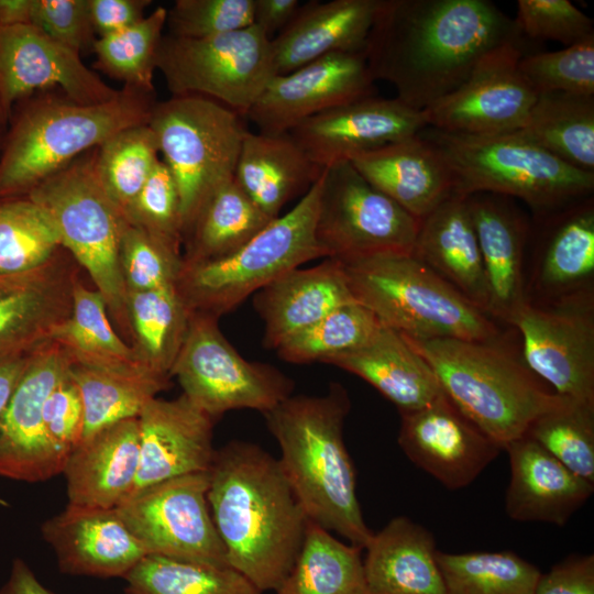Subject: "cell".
<instances>
[{
    "label": "cell",
    "instance_id": "9c48e42d",
    "mask_svg": "<svg viewBox=\"0 0 594 594\" xmlns=\"http://www.w3.org/2000/svg\"><path fill=\"white\" fill-rule=\"evenodd\" d=\"M147 124L177 186L184 241L208 199L234 178L249 130L243 116L197 95L156 101Z\"/></svg>",
    "mask_w": 594,
    "mask_h": 594
},
{
    "label": "cell",
    "instance_id": "6125c7cd",
    "mask_svg": "<svg viewBox=\"0 0 594 594\" xmlns=\"http://www.w3.org/2000/svg\"><path fill=\"white\" fill-rule=\"evenodd\" d=\"M0 594H55L45 587L26 562L20 558L13 560L10 574L0 587Z\"/></svg>",
    "mask_w": 594,
    "mask_h": 594
},
{
    "label": "cell",
    "instance_id": "83f0119b",
    "mask_svg": "<svg viewBox=\"0 0 594 594\" xmlns=\"http://www.w3.org/2000/svg\"><path fill=\"white\" fill-rule=\"evenodd\" d=\"M353 301L343 264L323 258L309 268H293L260 289L253 306L264 322V346L276 350L293 334Z\"/></svg>",
    "mask_w": 594,
    "mask_h": 594
},
{
    "label": "cell",
    "instance_id": "603a6c76",
    "mask_svg": "<svg viewBox=\"0 0 594 594\" xmlns=\"http://www.w3.org/2000/svg\"><path fill=\"white\" fill-rule=\"evenodd\" d=\"M61 572L95 578H124L147 556L116 508L68 505L41 525Z\"/></svg>",
    "mask_w": 594,
    "mask_h": 594
},
{
    "label": "cell",
    "instance_id": "f5cc1de1",
    "mask_svg": "<svg viewBox=\"0 0 594 594\" xmlns=\"http://www.w3.org/2000/svg\"><path fill=\"white\" fill-rule=\"evenodd\" d=\"M169 35L204 38L254 24V0H177L167 10Z\"/></svg>",
    "mask_w": 594,
    "mask_h": 594
},
{
    "label": "cell",
    "instance_id": "9f6ffc18",
    "mask_svg": "<svg viewBox=\"0 0 594 594\" xmlns=\"http://www.w3.org/2000/svg\"><path fill=\"white\" fill-rule=\"evenodd\" d=\"M32 24L78 53L96 41L88 0H33Z\"/></svg>",
    "mask_w": 594,
    "mask_h": 594
},
{
    "label": "cell",
    "instance_id": "1f68e13d",
    "mask_svg": "<svg viewBox=\"0 0 594 594\" xmlns=\"http://www.w3.org/2000/svg\"><path fill=\"white\" fill-rule=\"evenodd\" d=\"M363 550L367 594H447L435 538L410 518L391 519Z\"/></svg>",
    "mask_w": 594,
    "mask_h": 594
},
{
    "label": "cell",
    "instance_id": "f1b7e54d",
    "mask_svg": "<svg viewBox=\"0 0 594 594\" xmlns=\"http://www.w3.org/2000/svg\"><path fill=\"white\" fill-rule=\"evenodd\" d=\"M468 202L487 284L488 315L508 323L528 300L522 276L528 227L508 197L477 193L469 195Z\"/></svg>",
    "mask_w": 594,
    "mask_h": 594
},
{
    "label": "cell",
    "instance_id": "94428289",
    "mask_svg": "<svg viewBox=\"0 0 594 594\" xmlns=\"http://www.w3.org/2000/svg\"><path fill=\"white\" fill-rule=\"evenodd\" d=\"M32 352L0 354V414L26 369ZM0 506H8L7 501L1 497Z\"/></svg>",
    "mask_w": 594,
    "mask_h": 594
},
{
    "label": "cell",
    "instance_id": "db71d44e",
    "mask_svg": "<svg viewBox=\"0 0 594 594\" xmlns=\"http://www.w3.org/2000/svg\"><path fill=\"white\" fill-rule=\"evenodd\" d=\"M515 24L522 35L565 47L594 36V22L569 0H518Z\"/></svg>",
    "mask_w": 594,
    "mask_h": 594
},
{
    "label": "cell",
    "instance_id": "4dcf8cb0",
    "mask_svg": "<svg viewBox=\"0 0 594 594\" xmlns=\"http://www.w3.org/2000/svg\"><path fill=\"white\" fill-rule=\"evenodd\" d=\"M411 255L488 315L487 284L468 196L454 191L420 220Z\"/></svg>",
    "mask_w": 594,
    "mask_h": 594
},
{
    "label": "cell",
    "instance_id": "4316f807",
    "mask_svg": "<svg viewBox=\"0 0 594 594\" xmlns=\"http://www.w3.org/2000/svg\"><path fill=\"white\" fill-rule=\"evenodd\" d=\"M380 0H312L271 40L275 75L288 74L333 53H361Z\"/></svg>",
    "mask_w": 594,
    "mask_h": 594
},
{
    "label": "cell",
    "instance_id": "816d5d0a",
    "mask_svg": "<svg viewBox=\"0 0 594 594\" xmlns=\"http://www.w3.org/2000/svg\"><path fill=\"white\" fill-rule=\"evenodd\" d=\"M127 219L179 251L183 242L179 195L169 168L161 158L131 205Z\"/></svg>",
    "mask_w": 594,
    "mask_h": 594
},
{
    "label": "cell",
    "instance_id": "f35d334b",
    "mask_svg": "<svg viewBox=\"0 0 594 594\" xmlns=\"http://www.w3.org/2000/svg\"><path fill=\"white\" fill-rule=\"evenodd\" d=\"M362 550L308 520L295 563L275 594H367Z\"/></svg>",
    "mask_w": 594,
    "mask_h": 594
},
{
    "label": "cell",
    "instance_id": "2e32d148",
    "mask_svg": "<svg viewBox=\"0 0 594 594\" xmlns=\"http://www.w3.org/2000/svg\"><path fill=\"white\" fill-rule=\"evenodd\" d=\"M522 55V41L487 52L457 89L422 110L427 127L464 135L519 131L537 98L519 70Z\"/></svg>",
    "mask_w": 594,
    "mask_h": 594
},
{
    "label": "cell",
    "instance_id": "f6af8a7d",
    "mask_svg": "<svg viewBox=\"0 0 594 594\" xmlns=\"http://www.w3.org/2000/svg\"><path fill=\"white\" fill-rule=\"evenodd\" d=\"M382 326L372 311L353 301L293 334L276 352L288 363H327L363 345Z\"/></svg>",
    "mask_w": 594,
    "mask_h": 594
},
{
    "label": "cell",
    "instance_id": "ba28073f",
    "mask_svg": "<svg viewBox=\"0 0 594 594\" xmlns=\"http://www.w3.org/2000/svg\"><path fill=\"white\" fill-rule=\"evenodd\" d=\"M320 187L321 176L294 208L274 218L234 253L210 262L183 263L176 286L188 307L219 318L288 271L323 258L315 233Z\"/></svg>",
    "mask_w": 594,
    "mask_h": 594
},
{
    "label": "cell",
    "instance_id": "4fadbf2b",
    "mask_svg": "<svg viewBox=\"0 0 594 594\" xmlns=\"http://www.w3.org/2000/svg\"><path fill=\"white\" fill-rule=\"evenodd\" d=\"M156 69L173 96L207 97L245 117L274 76L271 40L255 24L204 38L163 35Z\"/></svg>",
    "mask_w": 594,
    "mask_h": 594
},
{
    "label": "cell",
    "instance_id": "680465c9",
    "mask_svg": "<svg viewBox=\"0 0 594 594\" xmlns=\"http://www.w3.org/2000/svg\"><path fill=\"white\" fill-rule=\"evenodd\" d=\"M151 3L150 0H88L95 33L103 37L136 24Z\"/></svg>",
    "mask_w": 594,
    "mask_h": 594
},
{
    "label": "cell",
    "instance_id": "d6986e66",
    "mask_svg": "<svg viewBox=\"0 0 594 594\" xmlns=\"http://www.w3.org/2000/svg\"><path fill=\"white\" fill-rule=\"evenodd\" d=\"M52 87L80 103L106 102L119 94L82 63L78 52L37 26L0 28V107L7 117L20 100Z\"/></svg>",
    "mask_w": 594,
    "mask_h": 594
},
{
    "label": "cell",
    "instance_id": "5b68a950",
    "mask_svg": "<svg viewBox=\"0 0 594 594\" xmlns=\"http://www.w3.org/2000/svg\"><path fill=\"white\" fill-rule=\"evenodd\" d=\"M405 339L431 366L446 396L502 450L562 399L498 341Z\"/></svg>",
    "mask_w": 594,
    "mask_h": 594
},
{
    "label": "cell",
    "instance_id": "6da1fadb",
    "mask_svg": "<svg viewBox=\"0 0 594 594\" xmlns=\"http://www.w3.org/2000/svg\"><path fill=\"white\" fill-rule=\"evenodd\" d=\"M522 40L487 0H380L363 54L374 80L422 111L457 89L487 52Z\"/></svg>",
    "mask_w": 594,
    "mask_h": 594
},
{
    "label": "cell",
    "instance_id": "8d00e7d4",
    "mask_svg": "<svg viewBox=\"0 0 594 594\" xmlns=\"http://www.w3.org/2000/svg\"><path fill=\"white\" fill-rule=\"evenodd\" d=\"M273 219L242 190L234 178L204 205L184 238V264L226 257L254 238Z\"/></svg>",
    "mask_w": 594,
    "mask_h": 594
},
{
    "label": "cell",
    "instance_id": "e575fe53",
    "mask_svg": "<svg viewBox=\"0 0 594 594\" xmlns=\"http://www.w3.org/2000/svg\"><path fill=\"white\" fill-rule=\"evenodd\" d=\"M69 373L84 405L81 440L119 421L138 418L143 407L168 386L169 378L144 363L109 366L70 360Z\"/></svg>",
    "mask_w": 594,
    "mask_h": 594
},
{
    "label": "cell",
    "instance_id": "5bb4252c",
    "mask_svg": "<svg viewBox=\"0 0 594 594\" xmlns=\"http://www.w3.org/2000/svg\"><path fill=\"white\" fill-rule=\"evenodd\" d=\"M208 487V471L187 474L133 493L116 510L147 556L229 566Z\"/></svg>",
    "mask_w": 594,
    "mask_h": 594
},
{
    "label": "cell",
    "instance_id": "d590c367",
    "mask_svg": "<svg viewBox=\"0 0 594 594\" xmlns=\"http://www.w3.org/2000/svg\"><path fill=\"white\" fill-rule=\"evenodd\" d=\"M542 245L538 286L551 297L579 292L594 273V206L580 199L558 210Z\"/></svg>",
    "mask_w": 594,
    "mask_h": 594
},
{
    "label": "cell",
    "instance_id": "f907efd6",
    "mask_svg": "<svg viewBox=\"0 0 594 594\" xmlns=\"http://www.w3.org/2000/svg\"><path fill=\"white\" fill-rule=\"evenodd\" d=\"M120 265L129 294L176 285L183 258L178 250L129 222L121 237Z\"/></svg>",
    "mask_w": 594,
    "mask_h": 594
},
{
    "label": "cell",
    "instance_id": "836d02e7",
    "mask_svg": "<svg viewBox=\"0 0 594 594\" xmlns=\"http://www.w3.org/2000/svg\"><path fill=\"white\" fill-rule=\"evenodd\" d=\"M322 172L288 132L249 131L241 145L234 180L266 216L274 219L288 201L305 195Z\"/></svg>",
    "mask_w": 594,
    "mask_h": 594
},
{
    "label": "cell",
    "instance_id": "e7e4bbea",
    "mask_svg": "<svg viewBox=\"0 0 594 594\" xmlns=\"http://www.w3.org/2000/svg\"><path fill=\"white\" fill-rule=\"evenodd\" d=\"M8 122H9V118L2 111V109L0 107V145H2V141H3L4 134L7 132L6 128H7ZM0 148H1V146H0Z\"/></svg>",
    "mask_w": 594,
    "mask_h": 594
},
{
    "label": "cell",
    "instance_id": "ac0fdd59",
    "mask_svg": "<svg viewBox=\"0 0 594 594\" xmlns=\"http://www.w3.org/2000/svg\"><path fill=\"white\" fill-rule=\"evenodd\" d=\"M374 81L363 52L329 54L273 76L245 117L258 132L287 133L310 117L374 96Z\"/></svg>",
    "mask_w": 594,
    "mask_h": 594
},
{
    "label": "cell",
    "instance_id": "8992f818",
    "mask_svg": "<svg viewBox=\"0 0 594 594\" xmlns=\"http://www.w3.org/2000/svg\"><path fill=\"white\" fill-rule=\"evenodd\" d=\"M419 134L444 157L454 191L518 198L540 213H550L594 189V173L578 169L519 131L464 135L425 128Z\"/></svg>",
    "mask_w": 594,
    "mask_h": 594
},
{
    "label": "cell",
    "instance_id": "681fc988",
    "mask_svg": "<svg viewBox=\"0 0 594 594\" xmlns=\"http://www.w3.org/2000/svg\"><path fill=\"white\" fill-rule=\"evenodd\" d=\"M518 67L537 95L594 96V36L559 51L524 54Z\"/></svg>",
    "mask_w": 594,
    "mask_h": 594
},
{
    "label": "cell",
    "instance_id": "74e56055",
    "mask_svg": "<svg viewBox=\"0 0 594 594\" xmlns=\"http://www.w3.org/2000/svg\"><path fill=\"white\" fill-rule=\"evenodd\" d=\"M519 132L566 164L594 173V96L539 94Z\"/></svg>",
    "mask_w": 594,
    "mask_h": 594
},
{
    "label": "cell",
    "instance_id": "7c38bea8",
    "mask_svg": "<svg viewBox=\"0 0 594 594\" xmlns=\"http://www.w3.org/2000/svg\"><path fill=\"white\" fill-rule=\"evenodd\" d=\"M420 220L372 186L351 164L323 169L316 239L323 258L349 264L411 255Z\"/></svg>",
    "mask_w": 594,
    "mask_h": 594
},
{
    "label": "cell",
    "instance_id": "7a4b0ae2",
    "mask_svg": "<svg viewBox=\"0 0 594 594\" xmlns=\"http://www.w3.org/2000/svg\"><path fill=\"white\" fill-rule=\"evenodd\" d=\"M207 498L230 568L275 592L301 548L308 518L278 459L232 440L216 449Z\"/></svg>",
    "mask_w": 594,
    "mask_h": 594
},
{
    "label": "cell",
    "instance_id": "c3c4849f",
    "mask_svg": "<svg viewBox=\"0 0 594 594\" xmlns=\"http://www.w3.org/2000/svg\"><path fill=\"white\" fill-rule=\"evenodd\" d=\"M525 436L573 473L594 483V404L562 397L532 421Z\"/></svg>",
    "mask_w": 594,
    "mask_h": 594
},
{
    "label": "cell",
    "instance_id": "d4e9b609",
    "mask_svg": "<svg viewBox=\"0 0 594 594\" xmlns=\"http://www.w3.org/2000/svg\"><path fill=\"white\" fill-rule=\"evenodd\" d=\"M504 450L510 469L505 510L514 520L562 527L593 494L594 483L573 473L528 436Z\"/></svg>",
    "mask_w": 594,
    "mask_h": 594
},
{
    "label": "cell",
    "instance_id": "ffe728a7",
    "mask_svg": "<svg viewBox=\"0 0 594 594\" xmlns=\"http://www.w3.org/2000/svg\"><path fill=\"white\" fill-rule=\"evenodd\" d=\"M397 442L416 466L449 490L470 485L502 451L446 394L400 413Z\"/></svg>",
    "mask_w": 594,
    "mask_h": 594
},
{
    "label": "cell",
    "instance_id": "9a60e30c",
    "mask_svg": "<svg viewBox=\"0 0 594 594\" xmlns=\"http://www.w3.org/2000/svg\"><path fill=\"white\" fill-rule=\"evenodd\" d=\"M522 363L558 396L594 404V315L588 292L552 305L524 302L510 318Z\"/></svg>",
    "mask_w": 594,
    "mask_h": 594
},
{
    "label": "cell",
    "instance_id": "7bdbcfd3",
    "mask_svg": "<svg viewBox=\"0 0 594 594\" xmlns=\"http://www.w3.org/2000/svg\"><path fill=\"white\" fill-rule=\"evenodd\" d=\"M125 594H263L230 566L144 557L124 578Z\"/></svg>",
    "mask_w": 594,
    "mask_h": 594
},
{
    "label": "cell",
    "instance_id": "52a82bcc",
    "mask_svg": "<svg viewBox=\"0 0 594 594\" xmlns=\"http://www.w3.org/2000/svg\"><path fill=\"white\" fill-rule=\"evenodd\" d=\"M354 299L407 339L498 341L499 330L413 255H383L343 264Z\"/></svg>",
    "mask_w": 594,
    "mask_h": 594
},
{
    "label": "cell",
    "instance_id": "484cf974",
    "mask_svg": "<svg viewBox=\"0 0 594 594\" xmlns=\"http://www.w3.org/2000/svg\"><path fill=\"white\" fill-rule=\"evenodd\" d=\"M376 189L422 220L454 193L442 154L419 133L350 160Z\"/></svg>",
    "mask_w": 594,
    "mask_h": 594
},
{
    "label": "cell",
    "instance_id": "f546056e",
    "mask_svg": "<svg viewBox=\"0 0 594 594\" xmlns=\"http://www.w3.org/2000/svg\"><path fill=\"white\" fill-rule=\"evenodd\" d=\"M75 280L51 260L19 274L0 275V354L32 352L69 315Z\"/></svg>",
    "mask_w": 594,
    "mask_h": 594
},
{
    "label": "cell",
    "instance_id": "7dc6e473",
    "mask_svg": "<svg viewBox=\"0 0 594 594\" xmlns=\"http://www.w3.org/2000/svg\"><path fill=\"white\" fill-rule=\"evenodd\" d=\"M166 19L167 10L157 7L136 24L96 38L92 45L96 68L124 86L154 92L153 75Z\"/></svg>",
    "mask_w": 594,
    "mask_h": 594
},
{
    "label": "cell",
    "instance_id": "7402d4cb",
    "mask_svg": "<svg viewBox=\"0 0 594 594\" xmlns=\"http://www.w3.org/2000/svg\"><path fill=\"white\" fill-rule=\"evenodd\" d=\"M216 421L183 394L174 399H151L138 417L140 466L133 493L174 477L209 471L216 452Z\"/></svg>",
    "mask_w": 594,
    "mask_h": 594
},
{
    "label": "cell",
    "instance_id": "be15d7a7",
    "mask_svg": "<svg viewBox=\"0 0 594 594\" xmlns=\"http://www.w3.org/2000/svg\"><path fill=\"white\" fill-rule=\"evenodd\" d=\"M33 0H0V28L32 24Z\"/></svg>",
    "mask_w": 594,
    "mask_h": 594
},
{
    "label": "cell",
    "instance_id": "d6a6232c",
    "mask_svg": "<svg viewBox=\"0 0 594 594\" xmlns=\"http://www.w3.org/2000/svg\"><path fill=\"white\" fill-rule=\"evenodd\" d=\"M327 364L361 377L399 413L422 408L444 395L428 362L400 333L385 326L360 348Z\"/></svg>",
    "mask_w": 594,
    "mask_h": 594
},
{
    "label": "cell",
    "instance_id": "3957f363",
    "mask_svg": "<svg viewBox=\"0 0 594 594\" xmlns=\"http://www.w3.org/2000/svg\"><path fill=\"white\" fill-rule=\"evenodd\" d=\"M350 407L345 388L331 383L324 395H290L263 415L307 518L364 549L373 531L362 514L343 437Z\"/></svg>",
    "mask_w": 594,
    "mask_h": 594
},
{
    "label": "cell",
    "instance_id": "60d3db41",
    "mask_svg": "<svg viewBox=\"0 0 594 594\" xmlns=\"http://www.w3.org/2000/svg\"><path fill=\"white\" fill-rule=\"evenodd\" d=\"M107 307L97 289L74 282L70 312L56 327L51 341L74 362L109 366L143 363L112 328Z\"/></svg>",
    "mask_w": 594,
    "mask_h": 594
},
{
    "label": "cell",
    "instance_id": "bcb514c9",
    "mask_svg": "<svg viewBox=\"0 0 594 594\" xmlns=\"http://www.w3.org/2000/svg\"><path fill=\"white\" fill-rule=\"evenodd\" d=\"M158 153L147 123L122 130L97 147L99 179L125 217L160 160Z\"/></svg>",
    "mask_w": 594,
    "mask_h": 594
},
{
    "label": "cell",
    "instance_id": "6f0895ef",
    "mask_svg": "<svg viewBox=\"0 0 594 594\" xmlns=\"http://www.w3.org/2000/svg\"><path fill=\"white\" fill-rule=\"evenodd\" d=\"M535 594H594V556L571 554L540 573Z\"/></svg>",
    "mask_w": 594,
    "mask_h": 594
},
{
    "label": "cell",
    "instance_id": "ab89813d",
    "mask_svg": "<svg viewBox=\"0 0 594 594\" xmlns=\"http://www.w3.org/2000/svg\"><path fill=\"white\" fill-rule=\"evenodd\" d=\"M191 311L176 285L129 293L128 314L138 341L135 352L146 366L170 376Z\"/></svg>",
    "mask_w": 594,
    "mask_h": 594
},
{
    "label": "cell",
    "instance_id": "44dd1931",
    "mask_svg": "<svg viewBox=\"0 0 594 594\" xmlns=\"http://www.w3.org/2000/svg\"><path fill=\"white\" fill-rule=\"evenodd\" d=\"M427 128L424 111L397 98L376 96L341 105L310 117L288 133L322 169Z\"/></svg>",
    "mask_w": 594,
    "mask_h": 594
},
{
    "label": "cell",
    "instance_id": "e0dca14e",
    "mask_svg": "<svg viewBox=\"0 0 594 594\" xmlns=\"http://www.w3.org/2000/svg\"><path fill=\"white\" fill-rule=\"evenodd\" d=\"M70 358L50 341L31 354L0 414V476L36 483L62 474L64 461L51 444L43 419L46 398L68 373Z\"/></svg>",
    "mask_w": 594,
    "mask_h": 594
},
{
    "label": "cell",
    "instance_id": "11a10c76",
    "mask_svg": "<svg viewBox=\"0 0 594 594\" xmlns=\"http://www.w3.org/2000/svg\"><path fill=\"white\" fill-rule=\"evenodd\" d=\"M43 419L47 438L65 464L84 430V405L69 371L46 398Z\"/></svg>",
    "mask_w": 594,
    "mask_h": 594
},
{
    "label": "cell",
    "instance_id": "91938a15",
    "mask_svg": "<svg viewBox=\"0 0 594 594\" xmlns=\"http://www.w3.org/2000/svg\"><path fill=\"white\" fill-rule=\"evenodd\" d=\"M299 0H254V24L272 40L294 18Z\"/></svg>",
    "mask_w": 594,
    "mask_h": 594
},
{
    "label": "cell",
    "instance_id": "30bf717a",
    "mask_svg": "<svg viewBox=\"0 0 594 594\" xmlns=\"http://www.w3.org/2000/svg\"><path fill=\"white\" fill-rule=\"evenodd\" d=\"M97 147L42 180L25 197L47 212L62 246L88 272L107 306L121 318L129 294L120 243L129 221L99 179Z\"/></svg>",
    "mask_w": 594,
    "mask_h": 594
},
{
    "label": "cell",
    "instance_id": "b9f144b4",
    "mask_svg": "<svg viewBox=\"0 0 594 594\" xmlns=\"http://www.w3.org/2000/svg\"><path fill=\"white\" fill-rule=\"evenodd\" d=\"M437 561L447 594H535L541 573L513 551H438Z\"/></svg>",
    "mask_w": 594,
    "mask_h": 594
},
{
    "label": "cell",
    "instance_id": "8fae6325",
    "mask_svg": "<svg viewBox=\"0 0 594 594\" xmlns=\"http://www.w3.org/2000/svg\"><path fill=\"white\" fill-rule=\"evenodd\" d=\"M218 319L191 311L170 370L183 395L216 420L237 409L264 414L289 397L293 380L270 364L245 360L223 336Z\"/></svg>",
    "mask_w": 594,
    "mask_h": 594
},
{
    "label": "cell",
    "instance_id": "277c9868",
    "mask_svg": "<svg viewBox=\"0 0 594 594\" xmlns=\"http://www.w3.org/2000/svg\"><path fill=\"white\" fill-rule=\"evenodd\" d=\"M155 102L154 92L130 86L100 103L76 102L63 92L18 102L0 148V198L26 196L116 133L146 124Z\"/></svg>",
    "mask_w": 594,
    "mask_h": 594
},
{
    "label": "cell",
    "instance_id": "ee69618b",
    "mask_svg": "<svg viewBox=\"0 0 594 594\" xmlns=\"http://www.w3.org/2000/svg\"><path fill=\"white\" fill-rule=\"evenodd\" d=\"M62 246L47 212L29 198L0 201V275L47 264Z\"/></svg>",
    "mask_w": 594,
    "mask_h": 594
},
{
    "label": "cell",
    "instance_id": "cb8c5ba5",
    "mask_svg": "<svg viewBox=\"0 0 594 594\" xmlns=\"http://www.w3.org/2000/svg\"><path fill=\"white\" fill-rule=\"evenodd\" d=\"M139 466L138 418L119 421L82 439L62 471L68 505L116 508L133 493Z\"/></svg>",
    "mask_w": 594,
    "mask_h": 594
}]
</instances>
